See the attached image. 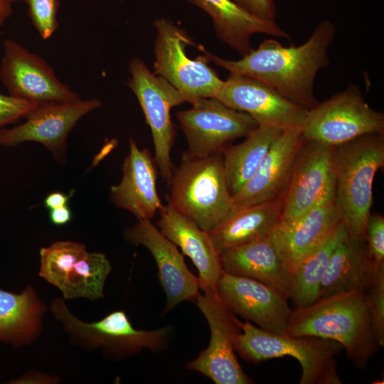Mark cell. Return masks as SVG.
I'll list each match as a JSON object with an SVG mask.
<instances>
[{
    "mask_svg": "<svg viewBox=\"0 0 384 384\" xmlns=\"http://www.w3.org/2000/svg\"><path fill=\"white\" fill-rule=\"evenodd\" d=\"M336 35V26L323 19L308 40L299 46H284L274 38L264 40L256 49L239 60H226L203 48L209 61L230 73H237L259 80L283 97L306 110L319 104L314 94L318 73L328 67V50Z\"/></svg>",
    "mask_w": 384,
    "mask_h": 384,
    "instance_id": "1",
    "label": "cell"
},
{
    "mask_svg": "<svg viewBox=\"0 0 384 384\" xmlns=\"http://www.w3.org/2000/svg\"><path fill=\"white\" fill-rule=\"evenodd\" d=\"M286 334L313 336L341 343L360 370L367 369L378 350L366 290H353L319 298L292 309Z\"/></svg>",
    "mask_w": 384,
    "mask_h": 384,
    "instance_id": "2",
    "label": "cell"
},
{
    "mask_svg": "<svg viewBox=\"0 0 384 384\" xmlns=\"http://www.w3.org/2000/svg\"><path fill=\"white\" fill-rule=\"evenodd\" d=\"M334 204L348 235L364 237L373 204V183L384 166V134L363 135L333 147Z\"/></svg>",
    "mask_w": 384,
    "mask_h": 384,
    "instance_id": "3",
    "label": "cell"
},
{
    "mask_svg": "<svg viewBox=\"0 0 384 384\" xmlns=\"http://www.w3.org/2000/svg\"><path fill=\"white\" fill-rule=\"evenodd\" d=\"M168 186L167 203L207 232L235 208L220 154L193 157L183 152Z\"/></svg>",
    "mask_w": 384,
    "mask_h": 384,
    "instance_id": "4",
    "label": "cell"
},
{
    "mask_svg": "<svg viewBox=\"0 0 384 384\" xmlns=\"http://www.w3.org/2000/svg\"><path fill=\"white\" fill-rule=\"evenodd\" d=\"M235 350L253 363L292 356L300 363L299 384H341L336 356L343 348L338 342L313 336H292L267 331L249 321L240 322Z\"/></svg>",
    "mask_w": 384,
    "mask_h": 384,
    "instance_id": "5",
    "label": "cell"
},
{
    "mask_svg": "<svg viewBox=\"0 0 384 384\" xmlns=\"http://www.w3.org/2000/svg\"><path fill=\"white\" fill-rule=\"evenodd\" d=\"M50 311L73 343L87 350L100 348L111 358L130 356L144 349L163 351L173 332L171 326L154 330L137 329L122 310L112 311L97 321L85 322L75 316L60 297L52 301Z\"/></svg>",
    "mask_w": 384,
    "mask_h": 384,
    "instance_id": "6",
    "label": "cell"
},
{
    "mask_svg": "<svg viewBox=\"0 0 384 384\" xmlns=\"http://www.w3.org/2000/svg\"><path fill=\"white\" fill-rule=\"evenodd\" d=\"M375 133L384 134V113L370 107L360 87L350 84L308 110L302 137L334 147Z\"/></svg>",
    "mask_w": 384,
    "mask_h": 384,
    "instance_id": "7",
    "label": "cell"
},
{
    "mask_svg": "<svg viewBox=\"0 0 384 384\" xmlns=\"http://www.w3.org/2000/svg\"><path fill=\"white\" fill-rule=\"evenodd\" d=\"M154 26V74L177 89L187 102L215 98L224 80L208 65L206 55L196 59L188 56L186 47L194 43L186 31L166 18L156 19Z\"/></svg>",
    "mask_w": 384,
    "mask_h": 384,
    "instance_id": "8",
    "label": "cell"
},
{
    "mask_svg": "<svg viewBox=\"0 0 384 384\" xmlns=\"http://www.w3.org/2000/svg\"><path fill=\"white\" fill-rule=\"evenodd\" d=\"M129 73L127 85L136 95L150 127L154 159L163 180L169 186L174 170L171 152L175 136L171 110L187 102V100L164 78L152 73L139 58L130 60Z\"/></svg>",
    "mask_w": 384,
    "mask_h": 384,
    "instance_id": "9",
    "label": "cell"
},
{
    "mask_svg": "<svg viewBox=\"0 0 384 384\" xmlns=\"http://www.w3.org/2000/svg\"><path fill=\"white\" fill-rule=\"evenodd\" d=\"M194 302L208 324L210 336L208 347L186 367L203 374L215 384L253 383L235 353L241 321L214 290L200 292Z\"/></svg>",
    "mask_w": 384,
    "mask_h": 384,
    "instance_id": "10",
    "label": "cell"
},
{
    "mask_svg": "<svg viewBox=\"0 0 384 384\" xmlns=\"http://www.w3.org/2000/svg\"><path fill=\"white\" fill-rule=\"evenodd\" d=\"M191 104L176 117L187 141L186 152L193 157L220 154L232 142L246 137L258 126L247 114L215 97L198 98Z\"/></svg>",
    "mask_w": 384,
    "mask_h": 384,
    "instance_id": "11",
    "label": "cell"
},
{
    "mask_svg": "<svg viewBox=\"0 0 384 384\" xmlns=\"http://www.w3.org/2000/svg\"><path fill=\"white\" fill-rule=\"evenodd\" d=\"M335 191L333 147L302 139L284 193L280 223L334 202Z\"/></svg>",
    "mask_w": 384,
    "mask_h": 384,
    "instance_id": "12",
    "label": "cell"
},
{
    "mask_svg": "<svg viewBox=\"0 0 384 384\" xmlns=\"http://www.w3.org/2000/svg\"><path fill=\"white\" fill-rule=\"evenodd\" d=\"M3 45L0 80L9 95L38 104L80 100L43 58L11 39L4 40Z\"/></svg>",
    "mask_w": 384,
    "mask_h": 384,
    "instance_id": "13",
    "label": "cell"
},
{
    "mask_svg": "<svg viewBox=\"0 0 384 384\" xmlns=\"http://www.w3.org/2000/svg\"><path fill=\"white\" fill-rule=\"evenodd\" d=\"M101 105L97 99L38 104L25 116L23 123L0 129V146L13 147L26 142H38L61 161L71 130L82 117Z\"/></svg>",
    "mask_w": 384,
    "mask_h": 384,
    "instance_id": "14",
    "label": "cell"
},
{
    "mask_svg": "<svg viewBox=\"0 0 384 384\" xmlns=\"http://www.w3.org/2000/svg\"><path fill=\"white\" fill-rule=\"evenodd\" d=\"M215 98L230 108L247 114L257 125L282 131L302 127L308 112L267 85L237 73H230Z\"/></svg>",
    "mask_w": 384,
    "mask_h": 384,
    "instance_id": "15",
    "label": "cell"
},
{
    "mask_svg": "<svg viewBox=\"0 0 384 384\" xmlns=\"http://www.w3.org/2000/svg\"><path fill=\"white\" fill-rule=\"evenodd\" d=\"M215 292L235 315L256 324L267 331L286 334L292 309L288 297L259 281L223 272Z\"/></svg>",
    "mask_w": 384,
    "mask_h": 384,
    "instance_id": "16",
    "label": "cell"
},
{
    "mask_svg": "<svg viewBox=\"0 0 384 384\" xmlns=\"http://www.w3.org/2000/svg\"><path fill=\"white\" fill-rule=\"evenodd\" d=\"M124 236L130 243L146 247L154 259L158 279L166 297L164 313L183 302H194L201 289L198 277L188 268L177 246L150 220H137L124 230Z\"/></svg>",
    "mask_w": 384,
    "mask_h": 384,
    "instance_id": "17",
    "label": "cell"
},
{
    "mask_svg": "<svg viewBox=\"0 0 384 384\" xmlns=\"http://www.w3.org/2000/svg\"><path fill=\"white\" fill-rule=\"evenodd\" d=\"M302 127L282 132L253 176L233 196L235 208L276 200L284 195L297 151Z\"/></svg>",
    "mask_w": 384,
    "mask_h": 384,
    "instance_id": "18",
    "label": "cell"
},
{
    "mask_svg": "<svg viewBox=\"0 0 384 384\" xmlns=\"http://www.w3.org/2000/svg\"><path fill=\"white\" fill-rule=\"evenodd\" d=\"M129 151L122 164L120 182L110 188V200L137 219L150 220L163 204L156 188L157 167L148 149H140L130 138Z\"/></svg>",
    "mask_w": 384,
    "mask_h": 384,
    "instance_id": "19",
    "label": "cell"
},
{
    "mask_svg": "<svg viewBox=\"0 0 384 384\" xmlns=\"http://www.w3.org/2000/svg\"><path fill=\"white\" fill-rule=\"evenodd\" d=\"M220 257L224 272L259 281L289 297L293 270L271 235L228 249Z\"/></svg>",
    "mask_w": 384,
    "mask_h": 384,
    "instance_id": "20",
    "label": "cell"
},
{
    "mask_svg": "<svg viewBox=\"0 0 384 384\" xmlns=\"http://www.w3.org/2000/svg\"><path fill=\"white\" fill-rule=\"evenodd\" d=\"M156 227L188 256L198 272L200 289L215 291L223 268L219 253L208 232L174 209L168 203L159 210Z\"/></svg>",
    "mask_w": 384,
    "mask_h": 384,
    "instance_id": "21",
    "label": "cell"
},
{
    "mask_svg": "<svg viewBox=\"0 0 384 384\" xmlns=\"http://www.w3.org/2000/svg\"><path fill=\"white\" fill-rule=\"evenodd\" d=\"M364 237L347 235L332 252L322 278L319 298L353 291L366 290L378 270Z\"/></svg>",
    "mask_w": 384,
    "mask_h": 384,
    "instance_id": "22",
    "label": "cell"
},
{
    "mask_svg": "<svg viewBox=\"0 0 384 384\" xmlns=\"http://www.w3.org/2000/svg\"><path fill=\"white\" fill-rule=\"evenodd\" d=\"M188 1L210 16L218 38L242 56L253 49L251 38L255 34L291 38L276 22L260 19L232 0Z\"/></svg>",
    "mask_w": 384,
    "mask_h": 384,
    "instance_id": "23",
    "label": "cell"
},
{
    "mask_svg": "<svg viewBox=\"0 0 384 384\" xmlns=\"http://www.w3.org/2000/svg\"><path fill=\"white\" fill-rule=\"evenodd\" d=\"M284 196L235 208L216 228L208 232L219 255L223 251L270 236L282 220Z\"/></svg>",
    "mask_w": 384,
    "mask_h": 384,
    "instance_id": "24",
    "label": "cell"
},
{
    "mask_svg": "<svg viewBox=\"0 0 384 384\" xmlns=\"http://www.w3.org/2000/svg\"><path fill=\"white\" fill-rule=\"evenodd\" d=\"M341 222L334 202L316 207L287 223L271 236L294 270L299 261L324 240Z\"/></svg>",
    "mask_w": 384,
    "mask_h": 384,
    "instance_id": "25",
    "label": "cell"
},
{
    "mask_svg": "<svg viewBox=\"0 0 384 384\" xmlns=\"http://www.w3.org/2000/svg\"><path fill=\"white\" fill-rule=\"evenodd\" d=\"M46 310L31 285L20 293L0 288V342L18 348L35 341Z\"/></svg>",
    "mask_w": 384,
    "mask_h": 384,
    "instance_id": "26",
    "label": "cell"
},
{
    "mask_svg": "<svg viewBox=\"0 0 384 384\" xmlns=\"http://www.w3.org/2000/svg\"><path fill=\"white\" fill-rule=\"evenodd\" d=\"M282 130L258 125L245 139L222 151L229 191L236 193L255 174L271 146Z\"/></svg>",
    "mask_w": 384,
    "mask_h": 384,
    "instance_id": "27",
    "label": "cell"
},
{
    "mask_svg": "<svg viewBox=\"0 0 384 384\" xmlns=\"http://www.w3.org/2000/svg\"><path fill=\"white\" fill-rule=\"evenodd\" d=\"M348 235L346 227L341 222L324 240L296 265L289 297L295 308L308 306L319 299L320 284L331 255Z\"/></svg>",
    "mask_w": 384,
    "mask_h": 384,
    "instance_id": "28",
    "label": "cell"
},
{
    "mask_svg": "<svg viewBox=\"0 0 384 384\" xmlns=\"http://www.w3.org/2000/svg\"><path fill=\"white\" fill-rule=\"evenodd\" d=\"M111 271L112 265L105 254L87 252L70 272L62 292L63 298H102L104 286Z\"/></svg>",
    "mask_w": 384,
    "mask_h": 384,
    "instance_id": "29",
    "label": "cell"
},
{
    "mask_svg": "<svg viewBox=\"0 0 384 384\" xmlns=\"http://www.w3.org/2000/svg\"><path fill=\"white\" fill-rule=\"evenodd\" d=\"M87 252L83 244L56 241L40 250L39 276L63 292L75 263Z\"/></svg>",
    "mask_w": 384,
    "mask_h": 384,
    "instance_id": "30",
    "label": "cell"
},
{
    "mask_svg": "<svg viewBox=\"0 0 384 384\" xmlns=\"http://www.w3.org/2000/svg\"><path fill=\"white\" fill-rule=\"evenodd\" d=\"M31 21L43 39L49 38L58 27L59 0H23Z\"/></svg>",
    "mask_w": 384,
    "mask_h": 384,
    "instance_id": "31",
    "label": "cell"
},
{
    "mask_svg": "<svg viewBox=\"0 0 384 384\" xmlns=\"http://www.w3.org/2000/svg\"><path fill=\"white\" fill-rule=\"evenodd\" d=\"M374 336L380 347L384 346V268L378 270L373 283L366 290Z\"/></svg>",
    "mask_w": 384,
    "mask_h": 384,
    "instance_id": "32",
    "label": "cell"
},
{
    "mask_svg": "<svg viewBox=\"0 0 384 384\" xmlns=\"http://www.w3.org/2000/svg\"><path fill=\"white\" fill-rule=\"evenodd\" d=\"M365 238L376 266H384V216L382 214H370L366 223Z\"/></svg>",
    "mask_w": 384,
    "mask_h": 384,
    "instance_id": "33",
    "label": "cell"
},
{
    "mask_svg": "<svg viewBox=\"0 0 384 384\" xmlns=\"http://www.w3.org/2000/svg\"><path fill=\"white\" fill-rule=\"evenodd\" d=\"M38 103L0 93V127L14 123L33 109Z\"/></svg>",
    "mask_w": 384,
    "mask_h": 384,
    "instance_id": "34",
    "label": "cell"
},
{
    "mask_svg": "<svg viewBox=\"0 0 384 384\" xmlns=\"http://www.w3.org/2000/svg\"><path fill=\"white\" fill-rule=\"evenodd\" d=\"M252 15L264 21L275 22L277 9L274 0H232Z\"/></svg>",
    "mask_w": 384,
    "mask_h": 384,
    "instance_id": "35",
    "label": "cell"
},
{
    "mask_svg": "<svg viewBox=\"0 0 384 384\" xmlns=\"http://www.w3.org/2000/svg\"><path fill=\"white\" fill-rule=\"evenodd\" d=\"M49 218L53 224L63 225L71 220L72 212L67 206L51 209L50 210Z\"/></svg>",
    "mask_w": 384,
    "mask_h": 384,
    "instance_id": "36",
    "label": "cell"
},
{
    "mask_svg": "<svg viewBox=\"0 0 384 384\" xmlns=\"http://www.w3.org/2000/svg\"><path fill=\"white\" fill-rule=\"evenodd\" d=\"M70 196L59 191L50 193L44 200L45 206L49 209H54L67 206Z\"/></svg>",
    "mask_w": 384,
    "mask_h": 384,
    "instance_id": "37",
    "label": "cell"
},
{
    "mask_svg": "<svg viewBox=\"0 0 384 384\" xmlns=\"http://www.w3.org/2000/svg\"><path fill=\"white\" fill-rule=\"evenodd\" d=\"M12 15L11 4L0 0V28L6 21Z\"/></svg>",
    "mask_w": 384,
    "mask_h": 384,
    "instance_id": "38",
    "label": "cell"
},
{
    "mask_svg": "<svg viewBox=\"0 0 384 384\" xmlns=\"http://www.w3.org/2000/svg\"><path fill=\"white\" fill-rule=\"evenodd\" d=\"M3 1L9 4H11L16 1H23V0H3Z\"/></svg>",
    "mask_w": 384,
    "mask_h": 384,
    "instance_id": "39",
    "label": "cell"
}]
</instances>
